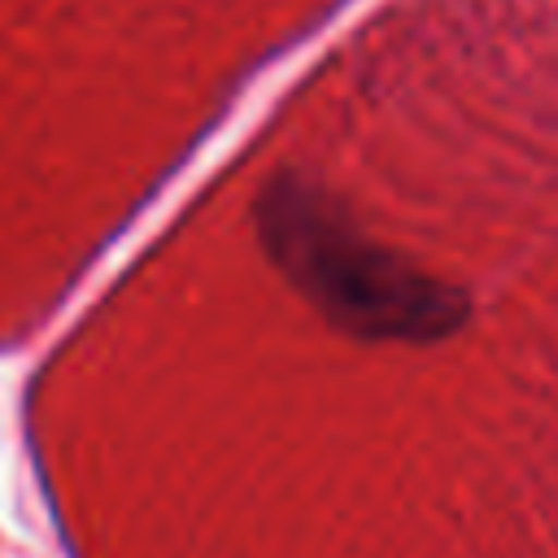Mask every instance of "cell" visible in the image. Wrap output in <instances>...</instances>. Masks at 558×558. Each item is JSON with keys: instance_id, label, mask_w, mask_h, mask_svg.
<instances>
[{"instance_id": "1", "label": "cell", "mask_w": 558, "mask_h": 558, "mask_svg": "<svg viewBox=\"0 0 558 558\" xmlns=\"http://www.w3.org/2000/svg\"><path fill=\"white\" fill-rule=\"evenodd\" d=\"M257 235L288 283L349 336L440 340L466 318V292L371 240L305 174H275L257 196Z\"/></svg>"}]
</instances>
